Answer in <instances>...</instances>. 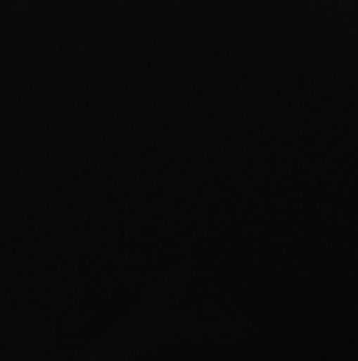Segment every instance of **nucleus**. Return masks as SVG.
Instances as JSON below:
<instances>
[]
</instances>
